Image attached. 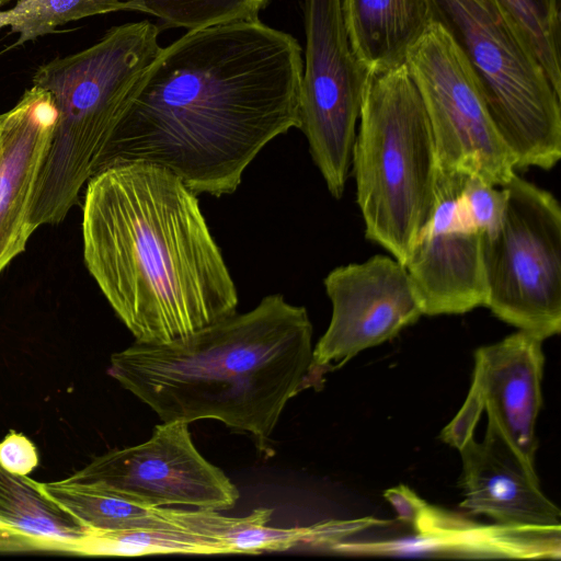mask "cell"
Segmentation results:
<instances>
[{"mask_svg":"<svg viewBox=\"0 0 561 561\" xmlns=\"http://www.w3.org/2000/svg\"><path fill=\"white\" fill-rule=\"evenodd\" d=\"M302 69L298 41L260 20L188 31L144 71L98 172L141 161L196 195L233 193L271 140L299 128Z\"/></svg>","mask_w":561,"mask_h":561,"instance_id":"cell-1","label":"cell"},{"mask_svg":"<svg viewBox=\"0 0 561 561\" xmlns=\"http://www.w3.org/2000/svg\"><path fill=\"white\" fill-rule=\"evenodd\" d=\"M82 210L87 268L137 343H170L237 312L196 194L171 172L110 165L88 181Z\"/></svg>","mask_w":561,"mask_h":561,"instance_id":"cell-2","label":"cell"},{"mask_svg":"<svg viewBox=\"0 0 561 561\" xmlns=\"http://www.w3.org/2000/svg\"><path fill=\"white\" fill-rule=\"evenodd\" d=\"M312 354L306 308L272 294L183 339L135 342L108 374L162 422L216 420L265 448L287 402L312 387Z\"/></svg>","mask_w":561,"mask_h":561,"instance_id":"cell-3","label":"cell"},{"mask_svg":"<svg viewBox=\"0 0 561 561\" xmlns=\"http://www.w3.org/2000/svg\"><path fill=\"white\" fill-rule=\"evenodd\" d=\"M158 35L147 20L117 25L92 46L35 71L33 84L50 93L57 122L31 201L33 232L59 224L78 204L137 82L162 48Z\"/></svg>","mask_w":561,"mask_h":561,"instance_id":"cell-4","label":"cell"},{"mask_svg":"<svg viewBox=\"0 0 561 561\" xmlns=\"http://www.w3.org/2000/svg\"><path fill=\"white\" fill-rule=\"evenodd\" d=\"M351 164L366 238L405 266L433 215L438 179L431 124L407 64L367 75Z\"/></svg>","mask_w":561,"mask_h":561,"instance_id":"cell-5","label":"cell"},{"mask_svg":"<svg viewBox=\"0 0 561 561\" xmlns=\"http://www.w3.org/2000/svg\"><path fill=\"white\" fill-rule=\"evenodd\" d=\"M478 80L516 169L553 168L561 157V94L500 0H428Z\"/></svg>","mask_w":561,"mask_h":561,"instance_id":"cell-6","label":"cell"},{"mask_svg":"<svg viewBox=\"0 0 561 561\" xmlns=\"http://www.w3.org/2000/svg\"><path fill=\"white\" fill-rule=\"evenodd\" d=\"M502 187V222L493 234L482 236L485 307L545 341L561 330L560 205L516 172Z\"/></svg>","mask_w":561,"mask_h":561,"instance_id":"cell-7","label":"cell"},{"mask_svg":"<svg viewBox=\"0 0 561 561\" xmlns=\"http://www.w3.org/2000/svg\"><path fill=\"white\" fill-rule=\"evenodd\" d=\"M407 67L431 124L438 171L503 186L516 171L497 133L476 75L450 33L433 21L410 49Z\"/></svg>","mask_w":561,"mask_h":561,"instance_id":"cell-8","label":"cell"},{"mask_svg":"<svg viewBox=\"0 0 561 561\" xmlns=\"http://www.w3.org/2000/svg\"><path fill=\"white\" fill-rule=\"evenodd\" d=\"M304 20L299 129L330 194L341 198L368 73L352 50L341 0H305Z\"/></svg>","mask_w":561,"mask_h":561,"instance_id":"cell-9","label":"cell"},{"mask_svg":"<svg viewBox=\"0 0 561 561\" xmlns=\"http://www.w3.org/2000/svg\"><path fill=\"white\" fill-rule=\"evenodd\" d=\"M188 424L162 422L148 440L107 451L67 479L103 483L153 506L211 511L234 506L240 496L237 486L201 455Z\"/></svg>","mask_w":561,"mask_h":561,"instance_id":"cell-10","label":"cell"},{"mask_svg":"<svg viewBox=\"0 0 561 561\" xmlns=\"http://www.w3.org/2000/svg\"><path fill=\"white\" fill-rule=\"evenodd\" d=\"M332 304L330 324L313 347L312 387L362 351L392 340L415 323L423 309L409 273L393 256L332 270L323 280Z\"/></svg>","mask_w":561,"mask_h":561,"instance_id":"cell-11","label":"cell"},{"mask_svg":"<svg viewBox=\"0 0 561 561\" xmlns=\"http://www.w3.org/2000/svg\"><path fill=\"white\" fill-rule=\"evenodd\" d=\"M540 337L518 330L474 352L472 383L440 438L459 449L473 436L482 410L516 456L535 469L536 423L542 405L545 355ZM536 470V469H535Z\"/></svg>","mask_w":561,"mask_h":561,"instance_id":"cell-12","label":"cell"},{"mask_svg":"<svg viewBox=\"0 0 561 561\" xmlns=\"http://www.w3.org/2000/svg\"><path fill=\"white\" fill-rule=\"evenodd\" d=\"M466 176L438 171L433 215L405 264L426 316L461 314L486 304L482 234L458 205Z\"/></svg>","mask_w":561,"mask_h":561,"instance_id":"cell-13","label":"cell"},{"mask_svg":"<svg viewBox=\"0 0 561 561\" xmlns=\"http://www.w3.org/2000/svg\"><path fill=\"white\" fill-rule=\"evenodd\" d=\"M56 122L50 93L35 84L0 115V274L33 233L31 201Z\"/></svg>","mask_w":561,"mask_h":561,"instance_id":"cell-14","label":"cell"},{"mask_svg":"<svg viewBox=\"0 0 561 561\" xmlns=\"http://www.w3.org/2000/svg\"><path fill=\"white\" fill-rule=\"evenodd\" d=\"M393 507L398 518L412 526L415 537L402 541L358 543L359 552L438 551L489 557L560 558V527L478 524L430 505L412 490L399 494Z\"/></svg>","mask_w":561,"mask_h":561,"instance_id":"cell-15","label":"cell"},{"mask_svg":"<svg viewBox=\"0 0 561 561\" xmlns=\"http://www.w3.org/2000/svg\"><path fill=\"white\" fill-rule=\"evenodd\" d=\"M458 450L462 508L505 525L561 527V512L541 491L536 470L492 427L482 442L472 436Z\"/></svg>","mask_w":561,"mask_h":561,"instance_id":"cell-16","label":"cell"},{"mask_svg":"<svg viewBox=\"0 0 561 561\" xmlns=\"http://www.w3.org/2000/svg\"><path fill=\"white\" fill-rule=\"evenodd\" d=\"M90 530L39 483L0 465V551L84 553Z\"/></svg>","mask_w":561,"mask_h":561,"instance_id":"cell-17","label":"cell"},{"mask_svg":"<svg viewBox=\"0 0 561 561\" xmlns=\"http://www.w3.org/2000/svg\"><path fill=\"white\" fill-rule=\"evenodd\" d=\"M352 50L367 73L407 61L433 22L428 0H341Z\"/></svg>","mask_w":561,"mask_h":561,"instance_id":"cell-18","label":"cell"},{"mask_svg":"<svg viewBox=\"0 0 561 561\" xmlns=\"http://www.w3.org/2000/svg\"><path fill=\"white\" fill-rule=\"evenodd\" d=\"M39 486L90 530L175 529L170 506L149 505L103 483L64 479Z\"/></svg>","mask_w":561,"mask_h":561,"instance_id":"cell-19","label":"cell"},{"mask_svg":"<svg viewBox=\"0 0 561 561\" xmlns=\"http://www.w3.org/2000/svg\"><path fill=\"white\" fill-rule=\"evenodd\" d=\"M125 10L123 0H18L0 11V28L18 34L15 45L53 33L58 26L93 15Z\"/></svg>","mask_w":561,"mask_h":561,"instance_id":"cell-20","label":"cell"},{"mask_svg":"<svg viewBox=\"0 0 561 561\" xmlns=\"http://www.w3.org/2000/svg\"><path fill=\"white\" fill-rule=\"evenodd\" d=\"M90 530V529H89ZM85 554H222L220 548L199 536L168 528L90 530Z\"/></svg>","mask_w":561,"mask_h":561,"instance_id":"cell-21","label":"cell"},{"mask_svg":"<svg viewBox=\"0 0 561 561\" xmlns=\"http://www.w3.org/2000/svg\"><path fill=\"white\" fill-rule=\"evenodd\" d=\"M125 10L160 19L169 27L188 31L233 22L255 21L270 0H123Z\"/></svg>","mask_w":561,"mask_h":561,"instance_id":"cell-22","label":"cell"},{"mask_svg":"<svg viewBox=\"0 0 561 561\" xmlns=\"http://www.w3.org/2000/svg\"><path fill=\"white\" fill-rule=\"evenodd\" d=\"M561 94V0H500Z\"/></svg>","mask_w":561,"mask_h":561,"instance_id":"cell-23","label":"cell"},{"mask_svg":"<svg viewBox=\"0 0 561 561\" xmlns=\"http://www.w3.org/2000/svg\"><path fill=\"white\" fill-rule=\"evenodd\" d=\"M458 205L472 229L482 236H491L502 222L506 193L502 186L467 175L458 195Z\"/></svg>","mask_w":561,"mask_h":561,"instance_id":"cell-24","label":"cell"},{"mask_svg":"<svg viewBox=\"0 0 561 561\" xmlns=\"http://www.w3.org/2000/svg\"><path fill=\"white\" fill-rule=\"evenodd\" d=\"M38 463L35 445L11 430L0 443V465L12 473L27 476Z\"/></svg>","mask_w":561,"mask_h":561,"instance_id":"cell-25","label":"cell"},{"mask_svg":"<svg viewBox=\"0 0 561 561\" xmlns=\"http://www.w3.org/2000/svg\"><path fill=\"white\" fill-rule=\"evenodd\" d=\"M11 1H13V0H0V8H2L3 5L8 4Z\"/></svg>","mask_w":561,"mask_h":561,"instance_id":"cell-26","label":"cell"}]
</instances>
